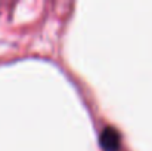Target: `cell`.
<instances>
[{"label":"cell","mask_w":152,"mask_h":151,"mask_svg":"<svg viewBox=\"0 0 152 151\" xmlns=\"http://www.w3.org/2000/svg\"><path fill=\"white\" fill-rule=\"evenodd\" d=\"M101 147H103L106 151H118L120 148V135L115 129L106 127L101 133Z\"/></svg>","instance_id":"6da1fadb"}]
</instances>
